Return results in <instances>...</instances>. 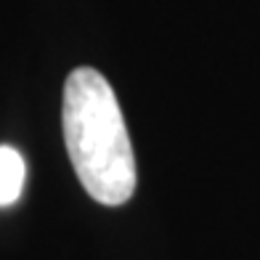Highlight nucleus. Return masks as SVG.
<instances>
[{"label":"nucleus","mask_w":260,"mask_h":260,"mask_svg":"<svg viewBox=\"0 0 260 260\" xmlns=\"http://www.w3.org/2000/svg\"><path fill=\"white\" fill-rule=\"evenodd\" d=\"M64 144L82 188L106 207L136 191V154L117 96L101 72L80 67L64 82Z\"/></svg>","instance_id":"f257e3e1"},{"label":"nucleus","mask_w":260,"mask_h":260,"mask_svg":"<svg viewBox=\"0 0 260 260\" xmlns=\"http://www.w3.org/2000/svg\"><path fill=\"white\" fill-rule=\"evenodd\" d=\"M27 178L24 159L14 146H0V207L14 205L21 197Z\"/></svg>","instance_id":"f03ea898"}]
</instances>
